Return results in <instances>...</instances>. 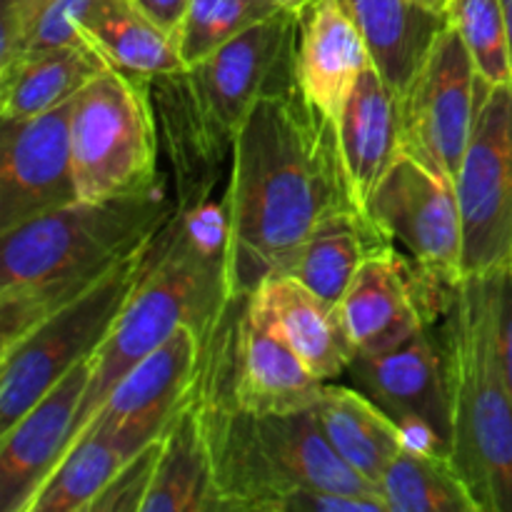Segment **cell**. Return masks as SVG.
<instances>
[{"label":"cell","mask_w":512,"mask_h":512,"mask_svg":"<svg viewBox=\"0 0 512 512\" xmlns=\"http://www.w3.org/2000/svg\"><path fill=\"white\" fill-rule=\"evenodd\" d=\"M350 210L358 205L335 120L305 98L298 78L268 90L235 138L223 203L235 295H250L268 275L285 273L325 220Z\"/></svg>","instance_id":"obj_1"},{"label":"cell","mask_w":512,"mask_h":512,"mask_svg":"<svg viewBox=\"0 0 512 512\" xmlns=\"http://www.w3.org/2000/svg\"><path fill=\"white\" fill-rule=\"evenodd\" d=\"M163 193L108 203H70L3 233L0 350L93 288L173 220Z\"/></svg>","instance_id":"obj_2"},{"label":"cell","mask_w":512,"mask_h":512,"mask_svg":"<svg viewBox=\"0 0 512 512\" xmlns=\"http://www.w3.org/2000/svg\"><path fill=\"white\" fill-rule=\"evenodd\" d=\"M225 250V230L218 240L203 238L188 215H173L158 235L143 280L118 315L108 338L95 350V370L78 410L75 435L90 423L110 390L145 355L165 343L183 325L208 338L235 303ZM73 435V440H75Z\"/></svg>","instance_id":"obj_3"},{"label":"cell","mask_w":512,"mask_h":512,"mask_svg":"<svg viewBox=\"0 0 512 512\" xmlns=\"http://www.w3.org/2000/svg\"><path fill=\"white\" fill-rule=\"evenodd\" d=\"M450 400V460L480 512H512V395L495 318V278L455 288L438 335Z\"/></svg>","instance_id":"obj_4"},{"label":"cell","mask_w":512,"mask_h":512,"mask_svg":"<svg viewBox=\"0 0 512 512\" xmlns=\"http://www.w3.org/2000/svg\"><path fill=\"white\" fill-rule=\"evenodd\" d=\"M300 15L278 10L228 45L185 70L158 78L165 90L175 150H190L193 160H218L233 153L235 138L250 110L268 90L295 80Z\"/></svg>","instance_id":"obj_5"},{"label":"cell","mask_w":512,"mask_h":512,"mask_svg":"<svg viewBox=\"0 0 512 512\" xmlns=\"http://www.w3.org/2000/svg\"><path fill=\"white\" fill-rule=\"evenodd\" d=\"M148 90L150 80L110 65L75 95L70 150L85 203L158 190V125Z\"/></svg>","instance_id":"obj_6"},{"label":"cell","mask_w":512,"mask_h":512,"mask_svg":"<svg viewBox=\"0 0 512 512\" xmlns=\"http://www.w3.org/2000/svg\"><path fill=\"white\" fill-rule=\"evenodd\" d=\"M155 240L0 350V430L10 428L63 375L95 355L143 280Z\"/></svg>","instance_id":"obj_7"},{"label":"cell","mask_w":512,"mask_h":512,"mask_svg":"<svg viewBox=\"0 0 512 512\" xmlns=\"http://www.w3.org/2000/svg\"><path fill=\"white\" fill-rule=\"evenodd\" d=\"M465 278L512 270V85H488L460 165Z\"/></svg>","instance_id":"obj_8"},{"label":"cell","mask_w":512,"mask_h":512,"mask_svg":"<svg viewBox=\"0 0 512 512\" xmlns=\"http://www.w3.org/2000/svg\"><path fill=\"white\" fill-rule=\"evenodd\" d=\"M485 83L453 25H445L423 65L398 95L400 148L448 183H458Z\"/></svg>","instance_id":"obj_9"},{"label":"cell","mask_w":512,"mask_h":512,"mask_svg":"<svg viewBox=\"0 0 512 512\" xmlns=\"http://www.w3.org/2000/svg\"><path fill=\"white\" fill-rule=\"evenodd\" d=\"M210 343L228 395L243 413L255 418L303 413L320 398L323 380L310 373L253 295L235 298Z\"/></svg>","instance_id":"obj_10"},{"label":"cell","mask_w":512,"mask_h":512,"mask_svg":"<svg viewBox=\"0 0 512 512\" xmlns=\"http://www.w3.org/2000/svg\"><path fill=\"white\" fill-rule=\"evenodd\" d=\"M368 218L405 248L415 268L445 288H458L463 270V218L455 185L400 153L375 188Z\"/></svg>","instance_id":"obj_11"},{"label":"cell","mask_w":512,"mask_h":512,"mask_svg":"<svg viewBox=\"0 0 512 512\" xmlns=\"http://www.w3.org/2000/svg\"><path fill=\"white\" fill-rule=\"evenodd\" d=\"M453 293L455 288L430 280L393 245L375 250L338 305L355 358L383 353L428 328L435 313L448 310Z\"/></svg>","instance_id":"obj_12"},{"label":"cell","mask_w":512,"mask_h":512,"mask_svg":"<svg viewBox=\"0 0 512 512\" xmlns=\"http://www.w3.org/2000/svg\"><path fill=\"white\" fill-rule=\"evenodd\" d=\"M348 373L403 428L410 445L450 455L453 428L443 350L428 328L378 355H360Z\"/></svg>","instance_id":"obj_13"},{"label":"cell","mask_w":512,"mask_h":512,"mask_svg":"<svg viewBox=\"0 0 512 512\" xmlns=\"http://www.w3.org/2000/svg\"><path fill=\"white\" fill-rule=\"evenodd\" d=\"M73 103L75 98L30 118L3 120L0 235L80 200L70 150Z\"/></svg>","instance_id":"obj_14"},{"label":"cell","mask_w":512,"mask_h":512,"mask_svg":"<svg viewBox=\"0 0 512 512\" xmlns=\"http://www.w3.org/2000/svg\"><path fill=\"white\" fill-rule=\"evenodd\" d=\"M203 345L198 330L183 325L123 375L85 428L103 433L128 458L138 453L168 428L190 398L203 363Z\"/></svg>","instance_id":"obj_15"},{"label":"cell","mask_w":512,"mask_h":512,"mask_svg":"<svg viewBox=\"0 0 512 512\" xmlns=\"http://www.w3.org/2000/svg\"><path fill=\"white\" fill-rule=\"evenodd\" d=\"M95 355L75 365L10 428L0 430V510L28 512L45 480L70 448Z\"/></svg>","instance_id":"obj_16"},{"label":"cell","mask_w":512,"mask_h":512,"mask_svg":"<svg viewBox=\"0 0 512 512\" xmlns=\"http://www.w3.org/2000/svg\"><path fill=\"white\" fill-rule=\"evenodd\" d=\"M373 65L368 43L340 0H313L300 15L295 78L305 98L338 123L360 75Z\"/></svg>","instance_id":"obj_17"},{"label":"cell","mask_w":512,"mask_h":512,"mask_svg":"<svg viewBox=\"0 0 512 512\" xmlns=\"http://www.w3.org/2000/svg\"><path fill=\"white\" fill-rule=\"evenodd\" d=\"M335 125L350 195L368 215L375 188L403 153L398 93L375 65L360 75Z\"/></svg>","instance_id":"obj_18"},{"label":"cell","mask_w":512,"mask_h":512,"mask_svg":"<svg viewBox=\"0 0 512 512\" xmlns=\"http://www.w3.org/2000/svg\"><path fill=\"white\" fill-rule=\"evenodd\" d=\"M250 295L268 310L315 378L330 383L348 373L355 350L345 335L338 305L320 298L288 273L268 275Z\"/></svg>","instance_id":"obj_19"},{"label":"cell","mask_w":512,"mask_h":512,"mask_svg":"<svg viewBox=\"0 0 512 512\" xmlns=\"http://www.w3.org/2000/svg\"><path fill=\"white\" fill-rule=\"evenodd\" d=\"M110 60L88 40L33 50L0 65V118L18 120L73 100Z\"/></svg>","instance_id":"obj_20"},{"label":"cell","mask_w":512,"mask_h":512,"mask_svg":"<svg viewBox=\"0 0 512 512\" xmlns=\"http://www.w3.org/2000/svg\"><path fill=\"white\" fill-rule=\"evenodd\" d=\"M310 413L330 448L375 488L395 455L410 445L403 428L373 398L333 380L323 383Z\"/></svg>","instance_id":"obj_21"},{"label":"cell","mask_w":512,"mask_h":512,"mask_svg":"<svg viewBox=\"0 0 512 512\" xmlns=\"http://www.w3.org/2000/svg\"><path fill=\"white\" fill-rule=\"evenodd\" d=\"M368 43L373 65L395 93H403L433 48L445 15L428 13L413 0H340Z\"/></svg>","instance_id":"obj_22"},{"label":"cell","mask_w":512,"mask_h":512,"mask_svg":"<svg viewBox=\"0 0 512 512\" xmlns=\"http://www.w3.org/2000/svg\"><path fill=\"white\" fill-rule=\"evenodd\" d=\"M78 30L110 65L150 83L185 70L178 43L130 0H90Z\"/></svg>","instance_id":"obj_23"},{"label":"cell","mask_w":512,"mask_h":512,"mask_svg":"<svg viewBox=\"0 0 512 512\" xmlns=\"http://www.w3.org/2000/svg\"><path fill=\"white\" fill-rule=\"evenodd\" d=\"M143 512H218L213 463L195 393L165 428L163 455Z\"/></svg>","instance_id":"obj_24"},{"label":"cell","mask_w":512,"mask_h":512,"mask_svg":"<svg viewBox=\"0 0 512 512\" xmlns=\"http://www.w3.org/2000/svg\"><path fill=\"white\" fill-rule=\"evenodd\" d=\"M385 245H390V240L380 233L378 225L365 213L350 210L325 220L285 273L328 303L340 305L365 258Z\"/></svg>","instance_id":"obj_25"},{"label":"cell","mask_w":512,"mask_h":512,"mask_svg":"<svg viewBox=\"0 0 512 512\" xmlns=\"http://www.w3.org/2000/svg\"><path fill=\"white\" fill-rule=\"evenodd\" d=\"M385 512H480L450 455L405 445L378 483Z\"/></svg>","instance_id":"obj_26"},{"label":"cell","mask_w":512,"mask_h":512,"mask_svg":"<svg viewBox=\"0 0 512 512\" xmlns=\"http://www.w3.org/2000/svg\"><path fill=\"white\" fill-rule=\"evenodd\" d=\"M125 460L128 455L103 433L80 430L28 512H88Z\"/></svg>","instance_id":"obj_27"},{"label":"cell","mask_w":512,"mask_h":512,"mask_svg":"<svg viewBox=\"0 0 512 512\" xmlns=\"http://www.w3.org/2000/svg\"><path fill=\"white\" fill-rule=\"evenodd\" d=\"M278 10L283 8L270 0H190L175 38L185 68L213 55Z\"/></svg>","instance_id":"obj_28"},{"label":"cell","mask_w":512,"mask_h":512,"mask_svg":"<svg viewBox=\"0 0 512 512\" xmlns=\"http://www.w3.org/2000/svg\"><path fill=\"white\" fill-rule=\"evenodd\" d=\"M448 23L460 33L485 83L512 85V53L503 0H450Z\"/></svg>","instance_id":"obj_29"},{"label":"cell","mask_w":512,"mask_h":512,"mask_svg":"<svg viewBox=\"0 0 512 512\" xmlns=\"http://www.w3.org/2000/svg\"><path fill=\"white\" fill-rule=\"evenodd\" d=\"M90 0H38L23 10H3L0 65L23 53L85 40L78 20Z\"/></svg>","instance_id":"obj_30"},{"label":"cell","mask_w":512,"mask_h":512,"mask_svg":"<svg viewBox=\"0 0 512 512\" xmlns=\"http://www.w3.org/2000/svg\"><path fill=\"white\" fill-rule=\"evenodd\" d=\"M165 430L145 443L138 453L130 455L118 473L113 475L103 493L95 498L88 512H143L150 488H153L155 473H158L160 455H163Z\"/></svg>","instance_id":"obj_31"},{"label":"cell","mask_w":512,"mask_h":512,"mask_svg":"<svg viewBox=\"0 0 512 512\" xmlns=\"http://www.w3.org/2000/svg\"><path fill=\"white\" fill-rule=\"evenodd\" d=\"M495 318H498L500 363L512 395V270L495 275Z\"/></svg>","instance_id":"obj_32"},{"label":"cell","mask_w":512,"mask_h":512,"mask_svg":"<svg viewBox=\"0 0 512 512\" xmlns=\"http://www.w3.org/2000/svg\"><path fill=\"white\" fill-rule=\"evenodd\" d=\"M130 3L175 40L180 25H183L185 13H188L190 0H130Z\"/></svg>","instance_id":"obj_33"},{"label":"cell","mask_w":512,"mask_h":512,"mask_svg":"<svg viewBox=\"0 0 512 512\" xmlns=\"http://www.w3.org/2000/svg\"><path fill=\"white\" fill-rule=\"evenodd\" d=\"M413 3H418L420 8H425V10H428V13H435V15H445V18H448L450 0H413Z\"/></svg>","instance_id":"obj_34"},{"label":"cell","mask_w":512,"mask_h":512,"mask_svg":"<svg viewBox=\"0 0 512 512\" xmlns=\"http://www.w3.org/2000/svg\"><path fill=\"white\" fill-rule=\"evenodd\" d=\"M270 3L278 5V8H283V10H293V13H305L313 0H270Z\"/></svg>","instance_id":"obj_35"},{"label":"cell","mask_w":512,"mask_h":512,"mask_svg":"<svg viewBox=\"0 0 512 512\" xmlns=\"http://www.w3.org/2000/svg\"><path fill=\"white\" fill-rule=\"evenodd\" d=\"M33 3H38V0H3V10H23Z\"/></svg>","instance_id":"obj_36"},{"label":"cell","mask_w":512,"mask_h":512,"mask_svg":"<svg viewBox=\"0 0 512 512\" xmlns=\"http://www.w3.org/2000/svg\"><path fill=\"white\" fill-rule=\"evenodd\" d=\"M505 10V23H508V35H510V53H512V0H503Z\"/></svg>","instance_id":"obj_37"}]
</instances>
